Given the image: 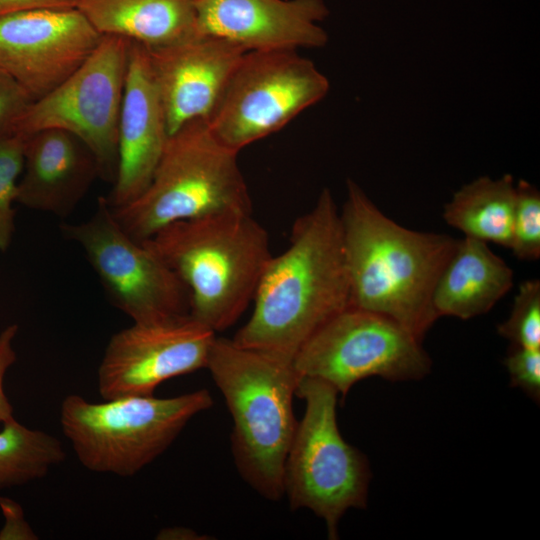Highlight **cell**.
Returning <instances> with one entry per match:
<instances>
[{
  "label": "cell",
  "instance_id": "4316f807",
  "mask_svg": "<svg viewBox=\"0 0 540 540\" xmlns=\"http://www.w3.org/2000/svg\"><path fill=\"white\" fill-rule=\"evenodd\" d=\"M0 509L4 525L0 530V540H34L37 536L24 518V512L16 501L0 496Z\"/></svg>",
  "mask_w": 540,
  "mask_h": 540
},
{
  "label": "cell",
  "instance_id": "44dd1931",
  "mask_svg": "<svg viewBox=\"0 0 540 540\" xmlns=\"http://www.w3.org/2000/svg\"><path fill=\"white\" fill-rule=\"evenodd\" d=\"M65 459L62 442L14 417L0 431V490L40 479Z\"/></svg>",
  "mask_w": 540,
  "mask_h": 540
},
{
  "label": "cell",
  "instance_id": "5b68a950",
  "mask_svg": "<svg viewBox=\"0 0 540 540\" xmlns=\"http://www.w3.org/2000/svg\"><path fill=\"white\" fill-rule=\"evenodd\" d=\"M238 153L221 144L206 121L171 134L147 188L112 213L122 229L143 242L176 221L224 212L252 213Z\"/></svg>",
  "mask_w": 540,
  "mask_h": 540
},
{
  "label": "cell",
  "instance_id": "484cf974",
  "mask_svg": "<svg viewBox=\"0 0 540 540\" xmlns=\"http://www.w3.org/2000/svg\"><path fill=\"white\" fill-rule=\"evenodd\" d=\"M32 102L23 87L0 69V136L15 134L18 121Z\"/></svg>",
  "mask_w": 540,
  "mask_h": 540
},
{
  "label": "cell",
  "instance_id": "ffe728a7",
  "mask_svg": "<svg viewBox=\"0 0 540 540\" xmlns=\"http://www.w3.org/2000/svg\"><path fill=\"white\" fill-rule=\"evenodd\" d=\"M516 189L513 177L482 176L457 190L444 206L445 222L466 237L509 248Z\"/></svg>",
  "mask_w": 540,
  "mask_h": 540
},
{
  "label": "cell",
  "instance_id": "8fae6325",
  "mask_svg": "<svg viewBox=\"0 0 540 540\" xmlns=\"http://www.w3.org/2000/svg\"><path fill=\"white\" fill-rule=\"evenodd\" d=\"M97 274L110 303L133 322L150 323L187 315L190 294L181 279L115 219L106 198L79 224H63Z\"/></svg>",
  "mask_w": 540,
  "mask_h": 540
},
{
  "label": "cell",
  "instance_id": "ba28073f",
  "mask_svg": "<svg viewBox=\"0 0 540 540\" xmlns=\"http://www.w3.org/2000/svg\"><path fill=\"white\" fill-rule=\"evenodd\" d=\"M329 90L328 78L297 50L247 51L207 125L221 144L240 152L284 128Z\"/></svg>",
  "mask_w": 540,
  "mask_h": 540
},
{
  "label": "cell",
  "instance_id": "ac0fdd59",
  "mask_svg": "<svg viewBox=\"0 0 540 540\" xmlns=\"http://www.w3.org/2000/svg\"><path fill=\"white\" fill-rule=\"evenodd\" d=\"M513 270L486 242L464 237L434 288L436 316L468 320L487 313L513 286Z\"/></svg>",
  "mask_w": 540,
  "mask_h": 540
},
{
  "label": "cell",
  "instance_id": "2e32d148",
  "mask_svg": "<svg viewBox=\"0 0 540 540\" xmlns=\"http://www.w3.org/2000/svg\"><path fill=\"white\" fill-rule=\"evenodd\" d=\"M166 115L146 47L132 42L118 125V163L106 198L111 209L149 185L169 138Z\"/></svg>",
  "mask_w": 540,
  "mask_h": 540
},
{
  "label": "cell",
  "instance_id": "5bb4252c",
  "mask_svg": "<svg viewBox=\"0 0 540 540\" xmlns=\"http://www.w3.org/2000/svg\"><path fill=\"white\" fill-rule=\"evenodd\" d=\"M169 135L194 121H208L247 52L227 40L196 35L147 49Z\"/></svg>",
  "mask_w": 540,
  "mask_h": 540
},
{
  "label": "cell",
  "instance_id": "603a6c76",
  "mask_svg": "<svg viewBox=\"0 0 540 540\" xmlns=\"http://www.w3.org/2000/svg\"><path fill=\"white\" fill-rule=\"evenodd\" d=\"M516 198L509 249L522 261L540 257V193L531 183L515 184Z\"/></svg>",
  "mask_w": 540,
  "mask_h": 540
},
{
  "label": "cell",
  "instance_id": "f1b7e54d",
  "mask_svg": "<svg viewBox=\"0 0 540 540\" xmlns=\"http://www.w3.org/2000/svg\"><path fill=\"white\" fill-rule=\"evenodd\" d=\"M76 0H0V17L37 8H75Z\"/></svg>",
  "mask_w": 540,
  "mask_h": 540
},
{
  "label": "cell",
  "instance_id": "30bf717a",
  "mask_svg": "<svg viewBox=\"0 0 540 540\" xmlns=\"http://www.w3.org/2000/svg\"><path fill=\"white\" fill-rule=\"evenodd\" d=\"M131 41L102 36L88 59L65 81L33 101L16 125L27 137L61 129L80 138L93 152L100 177L113 183L118 163V125Z\"/></svg>",
  "mask_w": 540,
  "mask_h": 540
},
{
  "label": "cell",
  "instance_id": "3957f363",
  "mask_svg": "<svg viewBox=\"0 0 540 540\" xmlns=\"http://www.w3.org/2000/svg\"><path fill=\"white\" fill-rule=\"evenodd\" d=\"M141 243L185 284L189 314L216 333L253 301L272 256L266 229L249 212L176 221Z\"/></svg>",
  "mask_w": 540,
  "mask_h": 540
},
{
  "label": "cell",
  "instance_id": "83f0119b",
  "mask_svg": "<svg viewBox=\"0 0 540 540\" xmlns=\"http://www.w3.org/2000/svg\"><path fill=\"white\" fill-rule=\"evenodd\" d=\"M18 332V325H8L0 333V422L14 417L13 407L4 391V377L7 370L15 363L17 356L13 347V341Z\"/></svg>",
  "mask_w": 540,
  "mask_h": 540
},
{
  "label": "cell",
  "instance_id": "8992f818",
  "mask_svg": "<svg viewBox=\"0 0 540 540\" xmlns=\"http://www.w3.org/2000/svg\"><path fill=\"white\" fill-rule=\"evenodd\" d=\"M212 405L207 389L169 398L126 396L101 403L70 394L61 403L60 425L86 469L128 477L159 457L193 417Z\"/></svg>",
  "mask_w": 540,
  "mask_h": 540
},
{
  "label": "cell",
  "instance_id": "7402d4cb",
  "mask_svg": "<svg viewBox=\"0 0 540 540\" xmlns=\"http://www.w3.org/2000/svg\"><path fill=\"white\" fill-rule=\"evenodd\" d=\"M25 137L0 136V252L9 248L15 232L18 179L24 169Z\"/></svg>",
  "mask_w": 540,
  "mask_h": 540
},
{
  "label": "cell",
  "instance_id": "9c48e42d",
  "mask_svg": "<svg viewBox=\"0 0 540 540\" xmlns=\"http://www.w3.org/2000/svg\"><path fill=\"white\" fill-rule=\"evenodd\" d=\"M292 365L299 378L319 379L344 398L369 377L398 382L431 371L422 341L381 314L347 306L323 324L300 348Z\"/></svg>",
  "mask_w": 540,
  "mask_h": 540
},
{
  "label": "cell",
  "instance_id": "f546056e",
  "mask_svg": "<svg viewBox=\"0 0 540 540\" xmlns=\"http://www.w3.org/2000/svg\"><path fill=\"white\" fill-rule=\"evenodd\" d=\"M199 535L192 529L184 527L166 528L159 532L158 539H199Z\"/></svg>",
  "mask_w": 540,
  "mask_h": 540
},
{
  "label": "cell",
  "instance_id": "277c9868",
  "mask_svg": "<svg viewBox=\"0 0 540 540\" xmlns=\"http://www.w3.org/2000/svg\"><path fill=\"white\" fill-rule=\"evenodd\" d=\"M233 420L231 451L243 480L262 497L284 495L283 469L298 421L292 362L216 337L206 367Z\"/></svg>",
  "mask_w": 540,
  "mask_h": 540
},
{
  "label": "cell",
  "instance_id": "7a4b0ae2",
  "mask_svg": "<svg viewBox=\"0 0 540 540\" xmlns=\"http://www.w3.org/2000/svg\"><path fill=\"white\" fill-rule=\"evenodd\" d=\"M346 190L340 221L349 305L386 316L423 341L438 319L433 292L458 239L397 224L352 179Z\"/></svg>",
  "mask_w": 540,
  "mask_h": 540
},
{
  "label": "cell",
  "instance_id": "d6986e66",
  "mask_svg": "<svg viewBox=\"0 0 540 540\" xmlns=\"http://www.w3.org/2000/svg\"><path fill=\"white\" fill-rule=\"evenodd\" d=\"M102 35L118 36L156 49L198 35L194 0H76Z\"/></svg>",
  "mask_w": 540,
  "mask_h": 540
},
{
  "label": "cell",
  "instance_id": "52a82bcc",
  "mask_svg": "<svg viewBox=\"0 0 540 540\" xmlns=\"http://www.w3.org/2000/svg\"><path fill=\"white\" fill-rule=\"evenodd\" d=\"M296 395L305 401L283 469V492L292 510H311L326 525L329 539L351 508L365 509L371 470L367 457L342 437L338 392L326 382L300 378Z\"/></svg>",
  "mask_w": 540,
  "mask_h": 540
},
{
  "label": "cell",
  "instance_id": "9a60e30c",
  "mask_svg": "<svg viewBox=\"0 0 540 540\" xmlns=\"http://www.w3.org/2000/svg\"><path fill=\"white\" fill-rule=\"evenodd\" d=\"M198 35L247 51L321 48L328 34L318 25L328 11L321 0H194Z\"/></svg>",
  "mask_w": 540,
  "mask_h": 540
},
{
  "label": "cell",
  "instance_id": "d4e9b609",
  "mask_svg": "<svg viewBox=\"0 0 540 540\" xmlns=\"http://www.w3.org/2000/svg\"><path fill=\"white\" fill-rule=\"evenodd\" d=\"M511 385L520 388L532 400L540 399V348L511 345L504 360Z\"/></svg>",
  "mask_w": 540,
  "mask_h": 540
},
{
  "label": "cell",
  "instance_id": "7c38bea8",
  "mask_svg": "<svg viewBox=\"0 0 540 540\" xmlns=\"http://www.w3.org/2000/svg\"><path fill=\"white\" fill-rule=\"evenodd\" d=\"M216 332L190 314L137 323L109 340L97 371L104 400L150 396L174 377L206 368Z\"/></svg>",
  "mask_w": 540,
  "mask_h": 540
},
{
  "label": "cell",
  "instance_id": "cb8c5ba5",
  "mask_svg": "<svg viewBox=\"0 0 540 540\" xmlns=\"http://www.w3.org/2000/svg\"><path fill=\"white\" fill-rule=\"evenodd\" d=\"M497 332L512 345L540 348V281H524L514 298L509 317L498 325Z\"/></svg>",
  "mask_w": 540,
  "mask_h": 540
},
{
  "label": "cell",
  "instance_id": "e0dca14e",
  "mask_svg": "<svg viewBox=\"0 0 540 540\" xmlns=\"http://www.w3.org/2000/svg\"><path fill=\"white\" fill-rule=\"evenodd\" d=\"M22 173L17 203L67 217L100 177V168L93 152L76 135L44 129L25 138Z\"/></svg>",
  "mask_w": 540,
  "mask_h": 540
},
{
  "label": "cell",
  "instance_id": "4fadbf2b",
  "mask_svg": "<svg viewBox=\"0 0 540 540\" xmlns=\"http://www.w3.org/2000/svg\"><path fill=\"white\" fill-rule=\"evenodd\" d=\"M102 35L76 8H37L0 17V69L33 101L65 81Z\"/></svg>",
  "mask_w": 540,
  "mask_h": 540
},
{
  "label": "cell",
  "instance_id": "6da1fadb",
  "mask_svg": "<svg viewBox=\"0 0 540 540\" xmlns=\"http://www.w3.org/2000/svg\"><path fill=\"white\" fill-rule=\"evenodd\" d=\"M340 211L328 188L293 223L288 247L271 256L237 345L292 362L304 343L349 306Z\"/></svg>",
  "mask_w": 540,
  "mask_h": 540
}]
</instances>
